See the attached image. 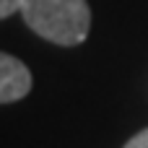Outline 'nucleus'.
I'll return each instance as SVG.
<instances>
[{"mask_svg": "<svg viewBox=\"0 0 148 148\" xmlns=\"http://www.w3.org/2000/svg\"><path fill=\"white\" fill-rule=\"evenodd\" d=\"M21 18L34 34L60 47L81 44L91 29V8L86 0H23Z\"/></svg>", "mask_w": 148, "mask_h": 148, "instance_id": "obj_1", "label": "nucleus"}, {"mask_svg": "<svg viewBox=\"0 0 148 148\" xmlns=\"http://www.w3.org/2000/svg\"><path fill=\"white\" fill-rule=\"evenodd\" d=\"M31 86L34 81H31L29 68L18 57L0 52V104H13L23 99L31 91Z\"/></svg>", "mask_w": 148, "mask_h": 148, "instance_id": "obj_2", "label": "nucleus"}, {"mask_svg": "<svg viewBox=\"0 0 148 148\" xmlns=\"http://www.w3.org/2000/svg\"><path fill=\"white\" fill-rule=\"evenodd\" d=\"M21 3L23 0H0V18H8L13 13H21Z\"/></svg>", "mask_w": 148, "mask_h": 148, "instance_id": "obj_3", "label": "nucleus"}, {"mask_svg": "<svg viewBox=\"0 0 148 148\" xmlns=\"http://www.w3.org/2000/svg\"><path fill=\"white\" fill-rule=\"evenodd\" d=\"M122 148H148V127H146V130H140V133H135Z\"/></svg>", "mask_w": 148, "mask_h": 148, "instance_id": "obj_4", "label": "nucleus"}]
</instances>
